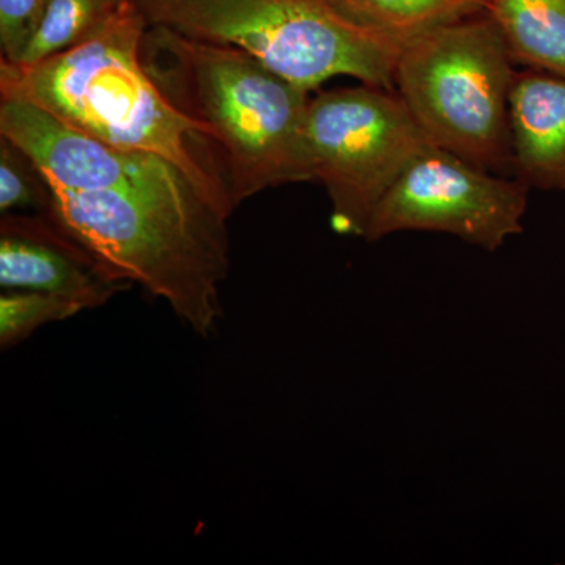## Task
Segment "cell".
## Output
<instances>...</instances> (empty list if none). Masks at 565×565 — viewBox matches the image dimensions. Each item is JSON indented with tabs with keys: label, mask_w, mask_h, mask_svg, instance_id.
<instances>
[{
	"label": "cell",
	"mask_w": 565,
	"mask_h": 565,
	"mask_svg": "<svg viewBox=\"0 0 565 565\" xmlns=\"http://www.w3.org/2000/svg\"><path fill=\"white\" fill-rule=\"evenodd\" d=\"M0 136L39 163L54 215L71 233L193 332H214L230 270V217L180 167L93 139L18 99H0Z\"/></svg>",
	"instance_id": "1"
},
{
	"label": "cell",
	"mask_w": 565,
	"mask_h": 565,
	"mask_svg": "<svg viewBox=\"0 0 565 565\" xmlns=\"http://www.w3.org/2000/svg\"><path fill=\"white\" fill-rule=\"evenodd\" d=\"M148 22L125 3L87 40L33 65L0 62V98L40 107L70 128L180 167L226 215L236 204L221 152L159 90L143 61Z\"/></svg>",
	"instance_id": "2"
},
{
	"label": "cell",
	"mask_w": 565,
	"mask_h": 565,
	"mask_svg": "<svg viewBox=\"0 0 565 565\" xmlns=\"http://www.w3.org/2000/svg\"><path fill=\"white\" fill-rule=\"evenodd\" d=\"M141 61L166 98L221 152L233 202L311 181L305 122L310 92L237 47L148 25Z\"/></svg>",
	"instance_id": "3"
},
{
	"label": "cell",
	"mask_w": 565,
	"mask_h": 565,
	"mask_svg": "<svg viewBox=\"0 0 565 565\" xmlns=\"http://www.w3.org/2000/svg\"><path fill=\"white\" fill-rule=\"evenodd\" d=\"M148 25L237 47L313 92L337 76L392 88L403 47L322 0H131Z\"/></svg>",
	"instance_id": "4"
},
{
	"label": "cell",
	"mask_w": 565,
	"mask_h": 565,
	"mask_svg": "<svg viewBox=\"0 0 565 565\" xmlns=\"http://www.w3.org/2000/svg\"><path fill=\"white\" fill-rule=\"evenodd\" d=\"M512 62L492 18L476 14L411 41L394 87L430 143L494 172L512 163Z\"/></svg>",
	"instance_id": "5"
},
{
	"label": "cell",
	"mask_w": 565,
	"mask_h": 565,
	"mask_svg": "<svg viewBox=\"0 0 565 565\" xmlns=\"http://www.w3.org/2000/svg\"><path fill=\"white\" fill-rule=\"evenodd\" d=\"M305 143L333 228L362 237L394 182L433 145L397 93L367 84L311 96Z\"/></svg>",
	"instance_id": "6"
},
{
	"label": "cell",
	"mask_w": 565,
	"mask_h": 565,
	"mask_svg": "<svg viewBox=\"0 0 565 565\" xmlns=\"http://www.w3.org/2000/svg\"><path fill=\"white\" fill-rule=\"evenodd\" d=\"M527 188L429 145L416 156L367 223L364 239L394 233L451 234L494 252L523 233Z\"/></svg>",
	"instance_id": "7"
},
{
	"label": "cell",
	"mask_w": 565,
	"mask_h": 565,
	"mask_svg": "<svg viewBox=\"0 0 565 565\" xmlns=\"http://www.w3.org/2000/svg\"><path fill=\"white\" fill-rule=\"evenodd\" d=\"M0 286L55 294L84 310H95L131 288L132 282L54 214H2Z\"/></svg>",
	"instance_id": "8"
},
{
	"label": "cell",
	"mask_w": 565,
	"mask_h": 565,
	"mask_svg": "<svg viewBox=\"0 0 565 565\" xmlns=\"http://www.w3.org/2000/svg\"><path fill=\"white\" fill-rule=\"evenodd\" d=\"M516 180L542 191H565V77L516 73L509 102Z\"/></svg>",
	"instance_id": "9"
},
{
	"label": "cell",
	"mask_w": 565,
	"mask_h": 565,
	"mask_svg": "<svg viewBox=\"0 0 565 565\" xmlns=\"http://www.w3.org/2000/svg\"><path fill=\"white\" fill-rule=\"evenodd\" d=\"M514 62L565 77V0H487Z\"/></svg>",
	"instance_id": "10"
},
{
	"label": "cell",
	"mask_w": 565,
	"mask_h": 565,
	"mask_svg": "<svg viewBox=\"0 0 565 565\" xmlns=\"http://www.w3.org/2000/svg\"><path fill=\"white\" fill-rule=\"evenodd\" d=\"M345 21L405 47L411 41L484 13L487 0H322Z\"/></svg>",
	"instance_id": "11"
},
{
	"label": "cell",
	"mask_w": 565,
	"mask_h": 565,
	"mask_svg": "<svg viewBox=\"0 0 565 565\" xmlns=\"http://www.w3.org/2000/svg\"><path fill=\"white\" fill-rule=\"evenodd\" d=\"M125 2L126 0H44L35 31L32 32L17 65H33L76 46L98 31Z\"/></svg>",
	"instance_id": "12"
},
{
	"label": "cell",
	"mask_w": 565,
	"mask_h": 565,
	"mask_svg": "<svg viewBox=\"0 0 565 565\" xmlns=\"http://www.w3.org/2000/svg\"><path fill=\"white\" fill-rule=\"evenodd\" d=\"M0 212L54 214V192L28 151L0 136Z\"/></svg>",
	"instance_id": "13"
},
{
	"label": "cell",
	"mask_w": 565,
	"mask_h": 565,
	"mask_svg": "<svg viewBox=\"0 0 565 565\" xmlns=\"http://www.w3.org/2000/svg\"><path fill=\"white\" fill-rule=\"evenodd\" d=\"M84 308L55 294L3 289L0 296V345L9 351L31 338L41 327L62 322Z\"/></svg>",
	"instance_id": "14"
},
{
	"label": "cell",
	"mask_w": 565,
	"mask_h": 565,
	"mask_svg": "<svg viewBox=\"0 0 565 565\" xmlns=\"http://www.w3.org/2000/svg\"><path fill=\"white\" fill-rule=\"evenodd\" d=\"M44 0H0V47L2 61H20L39 22Z\"/></svg>",
	"instance_id": "15"
}]
</instances>
